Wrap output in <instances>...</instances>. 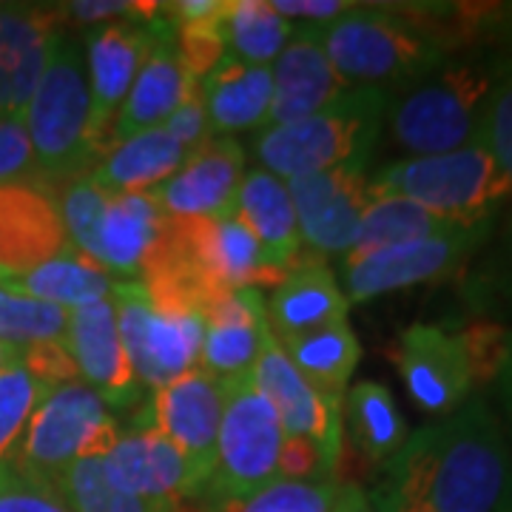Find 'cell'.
<instances>
[{
	"label": "cell",
	"mask_w": 512,
	"mask_h": 512,
	"mask_svg": "<svg viewBox=\"0 0 512 512\" xmlns=\"http://www.w3.org/2000/svg\"><path fill=\"white\" fill-rule=\"evenodd\" d=\"M350 302L322 256L308 254L285 276L265 302V319L274 339H288L348 319Z\"/></svg>",
	"instance_id": "25"
},
{
	"label": "cell",
	"mask_w": 512,
	"mask_h": 512,
	"mask_svg": "<svg viewBox=\"0 0 512 512\" xmlns=\"http://www.w3.org/2000/svg\"><path fill=\"white\" fill-rule=\"evenodd\" d=\"M373 194L402 197L456 225L495 222L512 185L484 140L436 157H402L370 177Z\"/></svg>",
	"instance_id": "6"
},
{
	"label": "cell",
	"mask_w": 512,
	"mask_h": 512,
	"mask_svg": "<svg viewBox=\"0 0 512 512\" xmlns=\"http://www.w3.org/2000/svg\"><path fill=\"white\" fill-rule=\"evenodd\" d=\"M55 200L72 248L94 259L97 256L100 225H103V217H106L111 194L106 188H100V185L94 183L89 174H83V177H74L72 183L60 185Z\"/></svg>",
	"instance_id": "37"
},
{
	"label": "cell",
	"mask_w": 512,
	"mask_h": 512,
	"mask_svg": "<svg viewBox=\"0 0 512 512\" xmlns=\"http://www.w3.org/2000/svg\"><path fill=\"white\" fill-rule=\"evenodd\" d=\"M467 296L473 308L495 316H512V211L490 254L476 265L467 279Z\"/></svg>",
	"instance_id": "39"
},
{
	"label": "cell",
	"mask_w": 512,
	"mask_h": 512,
	"mask_svg": "<svg viewBox=\"0 0 512 512\" xmlns=\"http://www.w3.org/2000/svg\"><path fill=\"white\" fill-rule=\"evenodd\" d=\"M501 18H504V20H510V26H512V6H507V9H504V12H501Z\"/></svg>",
	"instance_id": "52"
},
{
	"label": "cell",
	"mask_w": 512,
	"mask_h": 512,
	"mask_svg": "<svg viewBox=\"0 0 512 512\" xmlns=\"http://www.w3.org/2000/svg\"><path fill=\"white\" fill-rule=\"evenodd\" d=\"M254 384L274 407L285 439H305L316 444L330 467L342 458V404L328 402L299 376L274 333H265L262 353L254 365Z\"/></svg>",
	"instance_id": "16"
},
{
	"label": "cell",
	"mask_w": 512,
	"mask_h": 512,
	"mask_svg": "<svg viewBox=\"0 0 512 512\" xmlns=\"http://www.w3.org/2000/svg\"><path fill=\"white\" fill-rule=\"evenodd\" d=\"M63 20L60 6L0 3V114L26 111Z\"/></svg>",
	"instance_id": "21"
},
{
	"label": "cell",
	"mask_w": 512,
	"mask_h": 512,
	"mask_svg": "<svg viewBox=\"0 0 512 512\" xmlns=\"http://www.w3.org/2000/svg\"><path fill=\"white\" fill-rule=\"evenodd\" d=\"M330 512H376L370 493L356 481H339Z\"/></svg>",
	"instance_id": "49"
},
{
	"label": "cell",
	"mask_w": 512,
	"mask_h": 512,
	"mask_svg": "<svg viewBox=\"0 0 512 512\" xmlns=\"http://www.w3.org/2000/svg\"><path fill=\"white\" fill-rule=\"evenodd\" d=\"M63 18L86 20V23H111V20H148L154 18L157 3H117V0H77L60 6Z\"/></svg>",
	"instance_id": "46"
},
{
	"label": "cell",
	"mask_w": 512,
	"mask_h": 512,
	"mask_svg": "<svg viewBox=\"0 0 512 512\" xmlns=\"http://www.w3.org/2000/svg\"><path fill=\"white\" fill-rule=\"evenodd\" d=\"M271 6L282 18H305L313 20L316 26H325L339 15H345L353 3H345V0H271Z\"/></svg>",
	"instance_id": "47"
},
{
	"label": "cell",
	"mask_w": 512,
	"mask_h": 512,
	"mask_svg": "<svg viewBox=\"0 0 512 512\" xmlns=\"http://www.w3.org/2000/svg\"><path fill=\"white\" fill-rule=\"evenodd\" d=\"M370 464H387L407 441V424L393 393L379 382H359L342 399V433Z\"/></svg>",
	"instance_id": "32"
},
{
	"label": "cell",
	"mask_w": 512,
	"mask_h": 512,
	"mask_svg": "<svg viewBox=\"0 0 512 512\" xmlns=\"http://www.w3.org/2000/svg\"><path fill=\"white\" fill-rule=\"evenodd\" d=\"M379 481L430 512H512V447L481 396L407 436Z\"/></svg>",
	"instance_id": "1"
},
{
	"label": "cell",
	"mask_w": 512,
	"mask_h": 512,
	"mask_svg": "<svg viewBox=\"0 0 512 512\" xmlns=\"http://www.w3.org/2000/svg\"><path fill=\"white\" fill-rule=\"evenodd\" d=\"M157 18H160V26H157L154 46H151L143 69L134 77L126 100H123V106L114 117L109 148L114 143H123L128 137L140 134V131L163 126L165 120L180 109L200 86L191 74L185 72L180 52H177L174 26L163 18L160 6H157Z\"/></svg>",
	"instance_id": "22"
},
{
	"label": "cell",
	"mask_w": 512,
	"mask_h": 512,
	"mask_svg": "<svg viewBox=\"0 0 512 512\" xmlns=\"http://www.w3.org/2000/svg\"><path fill=\"white\" fill-rule=\"evenodd\" d=\"M49 393L52 387L37 382L20 362L0 370V461H9L18 450L26 424Z\"/></svg>",
	"instance_id": "38"
},
{
	"label": "cell",
	"mask_w": 512,
	"mask_h": 512,
	"mask_svg": "<svg viewBox=\"0 0 512 512\" xmlns=\"http://www.w3.org/2000/svg\"><path fill=\"white\" fill-rule=\"evenodd\" d=\"M387 97L390 94L382 89L350 86L328 109L305 120L262 128L254 140L256 160L279 180L333 168L367 171L384 131Z\"/></svg>",
	"instance_id": "5"
},
{
	"label": "cell",
	"mask_w": 512,
	"mask_h": 512,
	"mask_svg": "<svg viewBox=\"0 0 512 512\" xmlns=\"http://www.w3.org/2000/svg\"><path fill=\"white\" fill-rule=\"evenodd\" d=\"M66 328H69V311L0 288V342L3 345L26 348L37 342H57L66 336Z\"/></svg>",
	"instance_id": "36"
},
{
	"label": "cell",
	"mask_w": 512,
	"mask_h": 512,
	"mask_svg": "<svg viewBox=\"0 0 512 512\" xmlns=\"http://www.w3.org/2000/svg\"><path fill=\"white\" fill-rule=\"evenodd\" d=\"M302 245L316 256H348L373 200L370 177L359 168H333L285 180Z\"/></svg>",
	"instance_id": "11"
},
{
	"label": "cell",
	"mask_w": 512,
	"mask_h": 512,
	"mask_svg": "<svg viewBox=\"0 0 512 512\" xmlns=\"http://www.w3.org/2000/svg\"><path fill=\"white\" fill-rule=\"evenodd\" d=\"M404 387L421 410L447 416L476 390V370L464 330L410 325L393 353Z\"/></svg>",
	"instance_id": "12"
},
{
	"label": "cell",
	"mask_w": 512,
	"mask_h": 512,
	"mask_svg": "<svg viewBox=\"0 0 512 512\" xmlns=\"http://www.w3.org/2000/svg\"><path fill=\"white\" fill-rule=\"evenodd\" d=\"M188 154L191 151H185L163 126L148 128L103 151L89 177L109 194H148L165 183Z\"/></svg>",
	"instance_id": "28"
},
{
	"label": "cell",
	"mask_w": 512,
	"mask_h": 512,
	"mask_svg": "<svg viewBox=\"0 0 512 512\" xmlns=\"http://www.w3.org/2000/svg\"><path fill=\"white\" fill-rule=\"evenodd\" d=\"M237 220L254 234L259 248L271 259V265L285 274H291L311 254L302 245L288 185L265 168L245 171L237 200Z\"/></svg>",
	"instance_id": "27"
},
{
	"label": "cell",
	"mask_w": 512,
	"mask_h": 512,
	"mask_svg": "<svg viewBox=\"0 0 512 512\" xmlns=\"http://www.w3.org/2000/svg\"><path fill=\"white\" fill-rule=\"evenodd\" d=\"M0 512H72L52 484L26 476L12 461H0Z\"/></svg>",
	"instance_id": "40"
},
{
	"label": "cell",
	"mask_w": 512,
	"mask_h": 512,
	"mask_svg": "<svg viewBox=\"0 0 512 512\" xmlns=\"http://www.w3.org/2000/svg\"><path fill=\"white\" fill-rule=\"evenodd\" d=\"M279 348L285 350V356L299 370V376L311 384L319 396L342 404L350 376L362 359V345L348 325V319L333 322L328 328L279 339Z\"/></svg>",
	"instance_id": "31"
},
{
	"label": "cell",
	"mask_w": 512,
	"mask_h": 512,
	"mask_svg": "<svg viewBox=\"0 0 512 512\" xmlns=\"http://www.w3.org/2000/svg\"><path fill=\"white\" fill-rule=\"evenodd\" d=\"M15 362H20V348H12V345H3L0 342V370L15 365Z\"/></svg>",
	"instance_id": "51"
},
{
	"label": "cell",
	"mask_w": 512,
	"mask_h": 512,
	"mask_svg": "<svg viewBox=\"0 0 512 512\" xmlns=\"http://www.w3.org/2000/svg\"><path fill=\"white\" fill-rule=\"evenodd\" d=\"M109 484L143 501H194L202 476L194 464L151 427H131L100 458Z\"/></svg>",
	"instance_id": "17"
},
{
	"label": "cell",
	"mask_w": 512,
	"mask_h": 512,
	"mask_svg": "<svg viewBox=\"0 0 512 512\" xmlns=\"http://www.w3.org/2000/svg\"><path fill=\"white\" fill-rule=\"evenodd\" d=\"M495 384H498V393H501V402H504V410H507V421L512 427V330L510 339H507V356H504V365L495 376Z\"/></svg>",
	"instance_id": "50"
},
{
	"label": "cell",
	"mask_w": 512,
	"mask_h": 512,
	"mask_svg": "<svg viewBox=\"0 0 512 512\" xmlns=\"http://www.w3.org/2000/svg\"><path fill=\"white\" fill-rule=\"evenodd\" d=\"M163 128L185 148V151H197L202 148L214 134H211V126H208V114H205V106H202L200 89L191 94L185 100L180 109L174 111L168 120L163 123Z\"/></svg>",
	"instance_id": "45"
},
{
	"label": "cell",
	"mask_w": 512,
	"mask_h": 512,
	"mask_svg": "<svg viewBox=\"0 0 512 512\" xmlns=\"http://www.w3.org/2000/svg\"><path fill=\"white\" fill-rule=\"evenodd\" d=\"M225 387L217 461L191 504L202 512H222L242 504L279 481V456L285 433L274 407L259 393L254 376Z\"/></svg>",
	"instance_id": "7"
},
{
	"label": "cell",
	"mask_w": 512,
	"mask_h": 512,
	"mask_svg": "<svg viewBox=\"0 0 512 512\" xmlns=\"http://www.w3.org/2000/svg\"><path fill=\"white\" fill-rule=\"evenodd\" d=\"M501 60H447L387 97L384 128L407 157H436L484 140Z\"/></svg>",
	"instance_id": "2"
},
{
	"label": "cell",
	"mask_w": 512,
	"mask_h": 512,
	"mask_svg": "<svg viewBox=\"0 0 512 512\" xmlns=\"http://www.w3.org/2000/svg\"><path fill=\"white\" fill-rule=\"evenodd\" d=\"M464 228H473V225H456V222L441 220L436 214H430L427 208L402 200V197L373 194L350 254H365V251L402 245V242H419V239L447 237V234H456Z\"/></svg>",
	"instance_id": "34"
},
{
	"label": "cell",
	"mask_w": 512,
	"mask_h": 512,
	"mask_svg": "<svg viewBox=\"0 0 512 512\" xmlns=\"http://www.w3.org/2000/svg\"><path fill=\"white\" fill-rule=\"evenodd\" d=\"M293 35L291 20L282 18L271 0H228L220 20L225 55L251 66H271Z\"/></svg>",
	"instance_id": "33"
},
{
	"label": "cell",
	"mask_w": 512,
	"mask_h": 512,
	"mask_svg": "<svg viewBox=\"0 0 512 512\" xmlns=\"http://www.w3.org/2000/svg\"><path fill=\"white\" fill-rule=\"evenodd\" d=\"M163 225V211L148 194H111L97 239V265L117 282H137Z\"/></svg>",
	"instance_id": "29"
},
{
	"label": "cell",
	"mask_w": 512,
	"mask_h": 512,
	"mask_svg": "<svg viewBox=\"0 0 512 512\" xmlns=\"http://www.w3.org/2000/svg\"><path fill=\"white\" fill-rule=\"evenodd\" d=\"M370 501H373L376 512H430L424 510L416 498L390 487L387 481H376V487L370 490Z\"/></svg>",
	"instance_id": "48"
},
{
	"label": "cell",
	"mask_w": 512,
	"mask_h": 512,
	"mask_svg": "<svg viewBox=\"0 0 512 512\" xmlns=\"http://www.w3.org/2000/svg\"><path fill=\"white\" fill-rule=\"evenodd\" d=\"M32 140L37 183L55 194L60 185L89 174L97 163L92 92L83 43L66 29L55 37L46 69L23 111Z\"/></svg>",
	"instance_id": "4"
},
{
	"label": "cell",
	"mask_w": 512,
	"mask_h": 512,
	"mask_svg": "<svg viewBox=\"0 0 512 512\" xmlns=\"http://www.w3.org/2000/svg\"><path fill=\"white\" fill-rule=\"evenodd\" d=\"M271 74H274V97H271L265 128L305 120L316 111L328 109L333 100H339L350 89L330 66L316 23L293 29L288 46L271 66Z\"/></svg>",
	"instance_id": "23"
},
{
	"label": "cell",
	"mask_w": 512,
	"mask_h": 512,
	"mask_svg": "<svg viewBox=\"0 0 512 512\" xmlns=\"http://www.w3.org/2000/svg\"><path fill=\"white\" fill-rule=\"evenodd\" d=\"M268 333L265 299L259 291H231L217 296L205 311L200 370L220 384L254 376Z\"/></svg>",
	"instance_id": "24"
},
{
	"label": "cell",
	"mask_w": 512,
	"mask_h": 512,
	"mask_svg": "<svg viewBox=\"0 0 512 512\" xmlns=\"http://www.w3.org/2000/svg\"><path fill=\"white\" fill-rule=\"evenodd\" d=\"M111 305L131 370L151 393L200 365L205 333L200 311L151 302L143 282H117Z\"/></svg>",
	"instance_id": "9"
},
{
	"label": "cell",
	"mask_w": 512,
	"mask_h": 512,
	"mask_svg": "<svg viewBox=\"0 0 512 512\" xmlns=\"http://www.w3.org/2000/svg\"><path fill=\"white\" fill-rule=\"evenodd\" d=\"M114 285L117 279L106 268H100L94 259L74 248L26 274L0 276V288L15 291L20 296H32L37 302H49L63 311H77V308L106 302L114 293Z\"/></svg>",
	"instance_id": "30"
},
{
	"label": "cell",
	"mask_w": 512,
	"mask_h": 512,
	"mask_svg": "<svg viewBox=\"0 0 512 512\" xmlns=\"http://www.w3.org/2000/svg\"><path fill=\"white\" fill-rule=\"evenodd\" d=\"M493 225L495 222H484L447 237L402 242L365 254L342 256V282L348 291V302H367L384 293L404 291L450 276L493 237Z\"/></svg>",
	"instance_id": "10"
},
{
	"label": "cell",
	"mask_w": 512,
	"mask_h": 512,
	"mask_svg": "<svg viewBox=\"0 0 512 512\" xmlns=\"http://www.w3.org/2000/svg\"><path fill=\"white\" fill-rule=\"evenodd\" d=\"M160 6V3H157ZM160 18L111 20L97 23L83 35L89 92H92V131L97 143V160L109 148L114 117L126 100L134 77L140 74L148 52L154 46Z\"/></svg>",
	"instance_id": "13"
},
{
	"label": "cell",
	"mask_w": 512,
	"mask_h": 512,
	"mask_svg": "<svg viewBox=\"0 0 512 512\" xmlns=\"http://www.w3.org/2000/svg\"><path fill=\"white\" fill-rule=\"evenodd\" d=\"M319 35L330 66L356 89L390 94L450 60V46L402 6H350Z\"/></svg>",
	"instance_id": "3"
},
{
	"label": "cell",
	"mask_w": 512,
	"mask_h": 512,
	"mask_svg": "<svg viewBox=\"0 0 512 512\" xmlns=\"http://www.w3.org/2000/svg\"><path fill=\"white\" fill-rule=\"evenodd\" d=\"M120 436V424L92 387L83 382L60 384L37 404L9 461L26 476L57 487L74 461L103 458Z\"/></svg>",
	"instance_id": "8"
},
{
	"label": "cell",
	"mask_w": 512,
	"mask_h": 512,
	"mask_svg": "<svg viewBox=\"0 0 512 512\" xmlns=\"http://www.w3.org/2000/svg\"><path fill=\"white\" fill-rule=\"evenodd\" d=\"M245 154L231 137H211L165 183L148 191L171 220H231L237 217Z\"/></svg>",
	"instance_id": "15"
},
{
	"label": "cell",
	"mask_w": 512,
	"mask_h": 512,
	"mask_svg": "<svg viewBox=\"0 0 512 512\" xmlns=\"http://www.w3.org/2000/svg\"><path fill=\"white\" fill-rule=\"evenodd\" d=\"M57 490L72 512H202L191 501H143L109 484L100 458H80L60 476Z\"/></svg>",
	"instance_id": "35"
},
{
	"label": "cell",
	"mask_w": 512,
	"mask_h": 512,
	"mask_svg": "<svg viewBox=\"0 0 512 512\" xmlns=\"http://www.w3.org/2000/svg\"><path fill=\"white\" fill-rule=\"evenodd\" d=\"M37 183L32 140L23 114H0V185Z\"/></svg>",
	"instance_id": "42"
},
{
	"label": "cell",
	"mask_w": 512,
	"mask_h": 512,
	"mask_svg": "<svg viewBox=\"0 0 512 512\" xmlns=\"http://www.w3.org/2000/svg\"><path fill=\"white\" fill-rule=\"evenodd\" d=\"M72 251L55 194L40 183L0 185V276H18Z\"/></svg>",
	"instance_id": "20"
},
{
	"label": "cell",
	"mask_w": 512,
	"mask_h": 512,
	"mask_svg": "<svg viewBox=\"0 0 512 512\" xmlns=\"http://www.w3.org/2000/svg\"><path fill=\"white\" fill-rule=\"evenodd\" d=\"M63 342L72 353L80 382L92 387L109 410H128L143 402L146 387L131 370L111 299L69 311Z\"/></svg>",
	"instance_id": "18"
},
{
	"label": "cell",
	"mask_w": 512,
	"mask_h": 512,
	"mask_svg": "<svg viewBox=\"0 0 512 512\" xmlns=\"http://www.w3.org/2000/svg\"><path fill=\"white\" fill-rule=\"evenodd\" d=\"M197 89L208 114L211 134L228 137L234 131L265 128L274 97V74L271 66H251L225 55L202 77Z\"/></svg>",
	"instance_id": "26"
},
{
	"label": "cell",
	"mask_w": 512,
	"mask_h": 512,
	"mask_svg": "<svg viewBox=\"0 0 512 512\" xmlns=\"http://www.w3.org/2000/svg\"><path fill=\"white\" fill-rule=\"evenodd\" d=\"M225 387L200 367L188 370L185 376L154 390V396L143 407V421L134 427H151L163 433L194 470L208 481L217 461V439H220Z\"/></svg>",
	"instance_id": "14"
},
{
	"label": "cell",
	"mask_w": 512,
	"mask_h": 512,
	"mask_svg": "<svg viewBox=\"0 0 512 512\" xmlns=\"http://www.w3.org/2000/svg\"><path fill=\"white\" fill-rule=\"evenodd\" d=\"M185 248L217 293L276 288L285 271L271 265L254 234L237 220H177Z\"/></svg>",
	"instance_id": "19"
},
{
	"label": "cell",
	"mask_w": 512,
	"mask_h": 512,
	"mask_svg": "<svg viewBox=\"0 0 512 512\" xmlns=\"http://www.w3.org/2000/svg\"><path fill=\"white\" fill-rule=\"evenodd\" d=\"M20 365L26 367L37 382L52 387V390L60 387V384L80 382L77 365H74L72 353H69L63 339H57V342H37V345L20 348Z\"/></svg>",
	"instance_id": "43"
},
{
	"label": "cell",
	"mask_w": 512,
	"mask_h": 512,
	"mask_svg": "<svg viewBox=\"0 0 512 512\" xmlns=\"http://www.w3.org/2000/svg\"><path fill=\"white\" fill-rule=\"evenodd\" d=\"M279 481H336V470L316 450V444L285 439L279 456Z\"/></svg>",
	"instance_id": "44"
},
{
	"label": "cell",
	"mask_w": 512,
	"mask_h": 512,
	"mask_svg": "<svg viewBox=\"0 0 512 512\" xmlns=\"http://www.w3.org/2000/svg\"><path fill=\"white\" fill-rule=\"evenodd\" d=\"M484 143L512 185V57L501 60V74L484 123Z\"/></svg>",
	"instance_id": "41"
}]
</instances>
